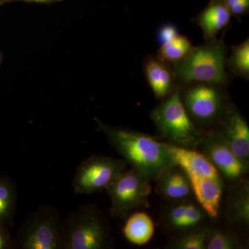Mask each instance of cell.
<instances>
[{"label": "cell", "instance_id": "obj_9", "mask_svg": "<svg viewBox=\"0 0 249 249\" xmlns=\"http://www.w3.org/2000/svg\"><path fill=\"white\" fill-rule=\"evenodd\" d=\"M125 160L106 155H93L78 165L72 182L78 195L106 191L128 169Z\"/></svg>", "mask_w": 249, "mask_h": 249}, {"label": "cell", "instance_id": "obj_8", "mask_svg": "<svg viewBox=\"0 0 249 249\" xmlns=\"http://www.w3.org/2000/svg\"><path fill=\"white\" fill-rule=\"evenodd\" d=\"M110 199L111 217L125 219L132 211L150 207L151 181L128 168L106 190Z\"/></svg>", "mask_w": 249, "mask_h": 249}, {"label": "cell", "instance_id": "obj_24", "mask_svg": "<svg viewBox=\"0 0 249 249\" xmlns=\"http://www.w3.org/2000/svg\"><path fill=\"white\" fill-rule=\"evenodd\" d=\"M179 34L178 28L173 23H165L162 24L157 32V40L159 45H163L167 41L173 38Z\"/></svg>", "mask_w": 249, "mask_h": 249}, {"label": "cell", "instance_id": "obj_16", "mask_svg": "<svg viewBox=\"0 0 249 249\" xmlns=\"http://www.w3.org/2000/svg\"><path fill=\"white\" fill-rule=\"evenodd\" d=\"M226 219L232 225L247 229L249 225V183L245 178L231 184L228 191Z\"/></svg>", "mask_w": 249, "mask_h": 249}, {"label": "cell", "instance_id": "obj_2", "mask_svg": "<svg viewBox=\"0 0 249 249\" xmlns=\"http://www.w3.org/2000/svg\"><path fill=\"white\" fill-rule=\"evenodd\" d=\"M164 142L174 163L181 167L188 175L196 201L211 220L217 219L224 189L220 174L202 152Z\"/></svg>", "mask_w": 249, "mask_h": 249}, {"label": "cell", "instance_id": "obj_12", "mask_svg": "<svg viewBox=\"0 0 249 249\" xmlns=\"http://www.w3.org/2000/svg\"><path fill=\"white\" fill-rule=\"evenodd\" d=\"M216 129L235 155L249 166V124L233 103L229 105Z\"/></svg>", "mask_w": 249, "mask_h": 249}, {"label": "cell", "instance_id": "obj_1", "mask_svg": "<svg viewBox=\"0 0 249 249\" xmlns=\"http://www.w3.org/2000/svg\"><path fill=\"white\" fill-rule=\"evenodd\" d=\"M94 121L98 132L106 136L111 147L148 181L152 182L165 168L175 163L164 142L148 134L105 124L96 117Z\"/></svg>", "mask_w": 249, "mask_h": 249}, {"label": "cell", "instance_id": "obj_18", "mask_svg": "<svg viewBox=\"0 0 249 249\" xmlns=\"http://www.w3.org/2000/svg\"><path fill=\"white\" fill-rule=\"evenodd\" d=\"M18 201V190L7 177L0 178V225L14 226Z\"/></svg>", "mask_w": 249, "mask_h": 249}, {"label": "cell", "instance_id": "obj_22", "mask_svg": "<svg viewBox=\"0 0 249 249\" xmlns=\"http://www.w3.org/2000/svg\"><path fill=\"white\" fill-rule=\"evenodd\" d=\"M247 245L235 232L211 227L206 249H243Z\"/></svg>", "mask_w": 249, "mask_h": 249}, {"label": "cell", "instance_id": "obj_25", "mask_svg": "<svg viewBox=\"0 0 249 249\" xmlns=\"http://www.w3.org/2000/svg\"><path fill=\"white\" fill-rule=\"evenodd\" d=\"M16 248L14 237L10 232L9 227L0 225V249Z\"/></svg>", "mask_w": 249, "mask_h": 249}, {"label": "cell", "instance_id": "obj_26", "mask_svg": "<svg viewBox=\"0 0 249 249\" xmlns=\"http://www.w3.org/2000/svg\"><path fill=\"white\" fill-rule=\"evenodd\" d=\"M65 1V0H0V6L3 5L9 4V3L16 2V1H24L27 3H37V4H53L58 1Z\"/></svg>", "mask_w": 249, "mask_h": 249}, {"label": "cell", "instance_id": "obj_3", "mask_svg": "<svg viewBox=\"0 0 249 249\" xmlns=\"http://www.w3.org/2000/svg\"><path fill=\"white\" fill-rule=\"evenodd\" d=\"M114 247V239L109 220L96 205H80L62 221L60 249Z\"/></svg>", "mask_w": 249, "mask_h": 249}, {"label": "cell", "instance_id": "obj_21", "mask_svg": "<svg viewBox=\"0 0 249 249\" xmlns=\"http://www.w3.org/2000/svg\"><path fill=\"white\" fill-rule=\"evenodd\" d=\"M209 225L175 237H171L166 249H206L209 238Z\"/></svg>", "mask_w": 249, "mask_h": 249}, {"label": "cell", "instance_id": "obj_15", "mask_svg": "<svg viewBox=\"0 0 249 249\" xmlns=\"http://www.w3.org/2000/svg\"><path fill=\"white\" fill-rule=\"evenodd\" d=\"M231 18L222 0H211L193 22L201 28L205 41H209L217 38L218 34L230 24Z\"/></svg>", "mask_w": 249, "mask_h": 249}, {"label": "cell", "instance_id": "obj_10", "mask_svg": "<svg viewBox=\"0 0 249 249\" xmlns=\"http://www.w3.org/2000/svg\"><path fill=\"white\" fill-rule=\"evenodd\" d=\"M199 148L215 167L224 182L233 184L248 174L249 165L235 155L217 129L204 132Z\"/></svg>", "mask_w": 249, "mask_h": 249}, {"label": "cell", "instance_id": "obj_5", "mask_svg": "<svg viewBox=\"0 0 249 249\" xmlns=\"http://www.w3.org/2000/svg\"><path fill=\"white\" fill-rule=\"evenodd\" d=\"M227 88L209 83L179 85L183 107L193 124L202 132L215 129L232 103Z\"/></svg>", "mask_w": 249, "mask_h": 249}, {"label": "cell", "instance_id": "obj_6", "mask_svg": "<svg viewBox=\"0 0 249 249\" xmlns=\"http://www.w3.org/2000/svg\"><path fill=\"white\" fill-rule=\"evenodd\" d=\"M150 119L165 142L184 148H199L204 132L193 124L180 98L179 85L150 111Z\"/></svg>", "mask_w": 249, "mask_h": 249}, {"label": "cell", "instance_id": "obj_23", "mask_svg": "<svg viewBox=\"0 0 249 249\" xmlns=\"http://www.w3.org/2000/svg\"><path fill=\"white\" fill-rule=\"evenodd\" d=\"M231 14L232 17L242 18L248 14L249 0H222Z\"/></svg>", "mask_w": 249, "mask_h": 249}, {"label": "cell", "instance_id": "obj_17", "mask_svg": "<svg viewBox=\"0 0 249 249\" xmlns=\"http://www.w3.org/2000/svg\"><path fill=\"white\" fill-rule=\"evenodd\" d=\"M123 232L126 240L137 246L148 243L155 233V224L146 213L137 212L125 219Z\"/></svg>", "mask_w": 249, "mask_h": 249}, {"label": "cell", "instance_id": "obj_13", "mask_svg": "<svg viewBox=\"0 0 249 249\" xmlns=\"http://www.w3.org/2000/svg\"><path fill=\"white\" fill-rule=\"evenodd\" d=\"M153 181L156 193L166 203L194 198L188 175L176 163L165 168Z\"/></svg>", "mask_w": 249, "mask_h": 249}, {"label": "cell", "instance_id": "obj_11", "mask_svg": "<svg viewBox=\"0 0 249 249\" xmlns=\"http://www.w3.org/2000/svg\"><path fill=\"white\" fill-rule=\"evenodd\" d=\"M206 211L193 198L168 202L160 214V224L171 237L182 235L209 225Z\"/></svg>", "mask_w": 249, "mask_h": 249}, {"label": "cell", "instance_id": "obj_19", "mask_svg": "<svg viewBox=\"0 0 249 249\" xmlns=\"http://www.w3.org/2000/svg\"><path fill=\"white\" fill-rule=\"evenodd\" d=\"M193 47L191 40L179 34L160 45L156 56L162 62L173 65L183 60Z\"/></svg>", "mask_w": 249, "mask_h": 249}, {"label": "cell", "instance_id": "obj_20", "mask_svg": "<svg viewBox=\"0 0 249 249\" xmlns=\"http://www.w3.org/2000/svg\"><path fill=\"white\" fill-rule=\"evenodd\" d=\"M228 71L230 74L249 79V40L246 39L242 43L232 45L231 53L226 60Z\"/></svg>", "mask_w": 249, "mask_h": 249}, {"label": "cell", "instance_id": "obj_14", "mask_svg": "<svg viewBox=\"0 0 249 249\" xmlns=\"http://www.w3.org/2000/svg\"><path fill=\"white\" fill-rule=\"evenodd\" d=\"M143 71L149 86L157 99L163 101L179 85L173 66L155 55H148L143 62Z\"/></svg>", "mask_w": 249, "mask_h": 249}, {"label": "cell", "instance_id": "obj_27", "mask_svg": "<svg viewBox=\"0 0 249 249\" xmlns=\"http://www.w3.org/2000/svg\"><path fill=\"white\" fill-rule=\"evenodd\" d=\"M3 56L1 52H0V67H1V63H2Z\"/></svg>", "mask_w": 249, "mask_h": 249}, {"label": "cell", "instance_id": "obj_7", "mask_svg": "<svg viewBox=\"0 0 249 249\" xmlns=\"http://www.w3.org/2000/svg\"><path fill=\"white\" fill-rule=\"evenodd\" d=\"M62 221L56 208L40 206L18 228L14 238L16 248L60 249Z\"/></svg>", "mask_w": 249, "mask_h": 249}, {"label": "cell", "instance_id": "obj_4", "mask_svg": "<svg viewBox=\"0 0 249 249\" xmlns=\"http://www.w3.org/2000/svg\"><path fill=\"white\" fill-rule=\"evenodd\" d=\"M227 52L224 41L218 38L193 46L183 60L172 65L178 84L209 83L229 86L231 76L226 65Z\"/></svg>", "mask_w": 249, "mask_h": 249}]
</instances>
